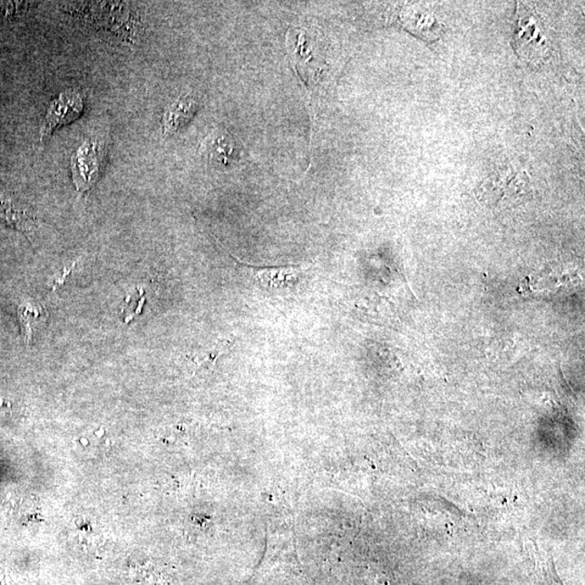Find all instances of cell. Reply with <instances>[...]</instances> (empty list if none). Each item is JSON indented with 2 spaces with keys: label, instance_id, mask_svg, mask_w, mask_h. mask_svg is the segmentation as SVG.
I'll return each instance as SVG.
<instances>
[{
  "label": "cell",
  "instance_id": "obj_1",
  "mask_svg": "<svg viewBox=\"0 0 585 585\" xmlns=\"http://www.w3.org/2000/svg\"><path fill=\"white\" fill-rule=\"evenodd\" d=\"M105 150L102 143L89 139L72 156V175L78 191L86 192L96 185L103 170Z\"/></svg>",
  "mask_w": 585,
  "mask_h": 585
},
{
  "label": "cell",
  "instance_id": "obj_2",
  "mask_svg": "<svg viewBox=\"0 0 585 585\" xmlns=\"http://www.w3.org/2000/svg\"><path fill=\"white\" fill-rule=\"evenodd\" d=\"M83 112V102L80 93L68 91L60 93L50 103L41 131L42 141H46L57 128L80 119Z\"/></svg>",
  "mask_w": 585,
  "mask_h": 585
},
{
  "label": "cell",
  "instance_id": "obj_3",
  "mask_svg": "<svg viewBox=\"0 0 585 585\" xmlns=\"http://www.w3.org/2000/svg\"><path fill=\"white\" fill-rule=\"evenodd\" d=\"M0 222L25 233L26 236H30L35 226L34 216L31 211L26 210L14 194L2 188H0Z\"/></svg>",
  "mask_w": 585,
  "mask_h": 585
},
{
  "label": "cell",
  "instance_id": "obj_4",
  "mask_svg": "<svg viewBox=\"0 0 585 585\" xmlns=\"http://www.w3.org/2000/svg\"><path fill=\"white\" fill-rule=\"evenodd\" d=\"M200 151L211 163L224 166L238 159L236 141L229 132L222 130L210 133L200 146Z\"/></svg>",
  "mask_w": 585,
  "mask_h": 585
},
{
  "label": "cell",
  "instance_id": "obj_5",
  "mask_svg": "<svg viewBox=\"0 0 585 585\" xmlns=\"http://www.w3.org/2000/svg\"><path fill=\"white\" fill-rule=\"evenodd\" d=\"M198 110V100L190 96V94H186V96L175 100L166 108L163 120H161L164 135L169 136L180 132L193 119Z\"/></svg>",
  "mask_w": 585,
  "mask_h": 585
},
{
  "label": "cell",
  "instance_id": "obj_6",
  "mask_svg": "<svg viewBox=\"0 0 585 585\" xmlns=\"http://www.w3.org/2000/svg\"><path fill=\"white\" fill-rule=\"evenodd\" d=\"M302 269L297 267H278V268L258 269L254 277L266 289L287 288L297 280Z\"/></svg>",
  "mask_w": 585,
  "mask_h": 585
},
{
  "label": "cell",
  "instance_id": "obj_7",
  "mask_svg": "<svg viewBox=\"0 0 585 585\" xmlns=\"http://www.w3.org/2000/svg\"><path fill=\"white\" fill-rule=\"evenodd\" d=\"M19 319L24 330V337L27 342H31L33 327L34 323L41 322L43 316V309L37 308L31 304L21 305L18 309Z\"/></svg>",
  "mask_w": 585,
  "mask_h": 585
}]
</instances>
